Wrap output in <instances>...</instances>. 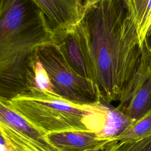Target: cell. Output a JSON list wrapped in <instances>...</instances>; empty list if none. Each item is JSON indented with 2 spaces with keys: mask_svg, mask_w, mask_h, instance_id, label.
Listing matches in <instances>:
<instances>
[{
  "mask_svg": "<svg viewBox=\"0 0 151 151\" xmlns=\"http://www.w3.org/2000/svg\"><path fill=\"white\" fill-rule=\"evenodd\" d=\"M90 79L110 103L127 100L142 64L146 44L124 0H98L84 8L73 28Z\"/></svg>",
  "mask_w": 151,
  "mask_h": 151,
  "instance_id": "obj_1",
  "label": "cell"
},
{
  "mask_svg": "<svg viewBox=\"0 0 151 151\" xmlns=\"http://www.w3.org/2000/svg\"><path fill=\"white\" fill-rule=\"evenodd\" d=\"M55 34L34 0H1L0 98L10 100L28 92V58L55 42Z\"/></svg>",
  "mask_w": 151,
  "mask_h": 151,
  "instance_id": "obj_2",
  "label": "cell"
},
{
  "mask_svg": "<svg viewBox=\"0 0 151 151\" xmlns=\"http://www.w3.org/2000/svg\"><path fill=\"white\" fill-rule=\"evenodd\" d=\"M8 101L16 111L46 134L88 130L99 136L109 103L102 97L97 105L81 106L57 94L38 91L19 94Z\"/></svg>",
  "mask_w": 151,
  "mask_h": 151,
  "instance_id": "obj_3",
  "label": "cell"
},
{
  "mask_svg": "<svg viewBox=\"0 0 151 151\" xmlns=\"http://www.w3.org/2000/svg\"><path fill=\"white\" fill-rule=\"evenodd\" d=\"M36 52L57 95L81 106H95L100 103L103 96L97 86L73 68L57 44L46 45Z\"/></svg>",
  "mask_w": 151,
  "mask_h": 151,
  "instance_id": "obj_4",
  "label": "cell"
},
{
  "mask_svg": "<svg viewBox=\"0 0 151 151\" xmlns=\"http://www.w3.org/2000/svg\"><path fill=\"white\" fill-rule=\"evenodd\" d=\"M117 107L134 122L151 111V52L146 45L144 58L126 101Z\"/></svg>",
  "mask_w": 151,
  "mask_h": 151,
  "instance_id": "obj_5",
  "label": "cell"
},
{
  "mask_svg": "<svg viewBox=\"0 0 151 151\" xmlns=\"http://www.w3.org/2000/svg\"><path fill=\"white\" fill-rule=\"evenodd\" d=\"M55 34L73 28L83 15L82 0H34Z\"/></svg>",
  "mask_w": 151,
  "mask_h": 151,
  "instance_id": "obj_6",
  "label": "cell"
},
{
  "mask_svg": "<svg viewBox=\"0 0 151 151\" xmlns=\"http://www.w3.org/2000/svg\"><path fill=\"white\" fill-rule=\"evenodd\" d=\"M0 122L25 137L38 151H60L48 140L47 134L16 111L8 100L0 98Z\"/></svg>",
  "mask_w": 151,
  "mask_h": 151,
  "instance_id": "obj_7",
  "label": "cell"
},
{
  "mask_svg": "<svg viewBox=\"0 0 151 151\" xmlns=\"http://www.w3.org/2000/svg\"><path fill=\"white\" fill-rule=\"evenodd\" d=\"M47 137L49 142L60 151H87L111 141L102 140L96 133L88 130L51 133L47 134Z\"/></svg>",
  "mask_w": 151,
  "mask_h": 151,
  "instance_id": "obj_8",
  "label": "cell"
},
{
  "mask_svg": "<svg viewBox=\"0 0 151 151\" xmlns=\"http://www.w3.org/2000/svg\"><path fill=\"white\" fill-rule=\"evenodd\" d=\"M55 42L58 45L73 68L81 76L90 80L83 53L73 28L55 34Z\"/></svg>",
  "mask_w": 151,
  "mask_h": 151,
  "instance_id": "obj_9",
  "label": "cell"
},
{
  "mask_svg": "<svg viewBox=\"0 0 151 151\" xmlns=\"http://www.w3.org/2000/svg\"><path fill=\"white\" fill-rule=\"evenodd\" d=\"M25 79L28 92L38 91L56 94L49 75L36 51L28 59Z\"/></svg>",
  "mask_w": 151,
  "mask_h": 151,
  "instance_id": "obj_10",
  "label": "cell"
},
{
  "mask_svg": "<svg viewBox=\"0 0 151 151\" xmlns=\"http://www.w3.org/2000/svg\"><path fill=\"white\" fill-rule=\"evenodd\" d=\"M133 123L117 107H114L109 103L106 107L104 125L99 136L102 140H117Z\"/></svg>",
  "mask_w": 151,
  "mask_h": 151,
  "instance_id": "obj_11",
  "label": "cell"
},
{
  "mask_svg": "<svg viewBox=\"0 0 151 151\" xmlns=\"http://www.w3.org/2000/svg\"><path fill=\"white\" fill-rule=\"evenodd\" d=\"M151 135V111L140 120L134 122L117 140L121 142H133Z\"/></svg>",
  "mask_w": 151,
  "mask_h": 151,
  "instance_id": "obj_12",
  "label": "cell"
},
{
  "mask_svg": "<svg viewBox=\"0 0 151 151\" xmlns=\"http://www.w3.org/2000/svg\"><path fill=\"white\" fill-rule=\"evenodd\" d=\"M1 135L15 151H38L25 137L8 125L0 122Z\"/></svg>",
  "mask_w": 151,
  "mask_h": 151,
  "instance_id": "obj_13",
  "label": "cell"
},
{
  "mask_svg": "<svg viewBox=\"0 0 151 151\" xmlns=\"http://www.w3.org/2000/svg\"><path fill=\"white\" fill-rule=\"evenodd\" d=\"M128 9L129 15L133 19L137 30L138 31L145 12L149 2V0H124Z\"/></svg>",
  "mask_w": 151,
  "mask_h": 151,
  "instance_id": "obj_14",
  "label": "cell"
},
{
  "mask_svg": "<svg viewBox=\"0 0 151 151\" xmlns=\"http://www.w3.org/2000/svg\"><path fill=\"white\" fill-rule=\"evenodd\" d=\"M119 144V141L117 140H111L100 147L87 151H115L117 149Z\"/></svg>",
  "mask_w": 151,
  "mask_h": 151,
  "instance_id": "obj_15",
  "label": "cell"
},
{
  "mask_svg": "<svg viewBox=\"0 0 151 151\" xmlns=\"http://www.w3.org/2000/svg\"><path fill=\"white\" fill-rule=\"evenodd\" d=\"M1 151H15L8 142L1 135Z\"/></svg>",
  "mask_w": 151,
  "mask_h": 151,
  "instance_id": "obj_16",
  "label": "cell"
},
{
  "mask_svg": "<svg viewBox=\"0 0 151 151\" xmlns=\"http://www.w3.org/2000/svg\"><path fill=\"white\" fill-rule=\"evenodd\" d=\"M84 5V8L88 6H90L96 3L98 0H82Z\"/></svg>",
  "mask_w": 151,
  "mask_h": 151,
  "instance_id": "obj_17",
  "label": "cell"
}]
</instances>
